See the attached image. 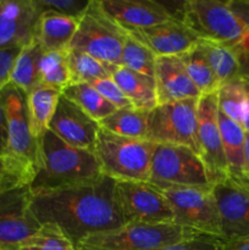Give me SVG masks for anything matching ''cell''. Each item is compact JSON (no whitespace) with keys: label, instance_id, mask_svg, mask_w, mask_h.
Wrapping results in <instances>:
<instances>
[{"label":"cell","instance_id":"e575fe53","mask_svg":"<svg viewBox=\"0 0 249 250\" xmlns=\"http://www.w3.org/2000/svg\"><path fill=\"white\" fill-rule=\"evenodd\" d=\"M31 181L32 175L21 164L9 155H0V188Z\"/></svg>","mask_w":249,"mask_h":250},{"label":"cell","instance_id":"60d3db41","mask_svg":"<svg viewBox=\"0 0 249 250\" xmlns=\"http://www.w3.org/2000/svg\"><path fill=\"white\" fill-rule=\"evenodd\" d=\"M241 125L244 128V131H246V133H249V83H248V88H247V99H246V103H244Z\"/></svg>","mask_w":249,"mask_h":250},{"label":"cell","instance_id":"603a6c76","mask_svg":"<svg viewBox=\"0 0 249 250\" xmlns=\"http://www.w3.org/2000/svg\"><path fill=\"white\" fill-rule=\"evenodd\" d=\"M217 120H219V128L228 172L244 175L246 173V164H244L246 131L241 125L227 117L220 110L217 114Z\"/></svg>","mask_w":249,"mask_h":250},{"label":"cell","instance_id":"d590c367","mask_svg":"<svg viewBox=\"0 0 249 250\" xmlns=\"http://www.w3.org/2000/svg\"><path fill=\"white\" fill-rule=\"evenodd\" d=\"M225 241L220 237L198 233L159 250H224Z\"/></svg>","mask_w":249,"mask_h":250},{"label":"cell","instance_id":"7c38bea8","mask_svg":"<svg viewBox=\"0 0 249 250\" xmlns=\"http://www.w3.org/2000/svg\"><path fill=\"white\" fill-rule=\"evenodd\" d=\"M170 204L173 222L198 233L221 238L219 211L211 188L161 189Z\"/></svg>","mask_w":249,"mask_h":250},{"label":"cell","instance_id":"44dd1931","mask_svg":"<svg viewBox=\"0 0 249 250\" xmlns=\"http://www.w3.org/2000/svg\"><path fill=\"white\" fill-rule=\"evenodd\" d=\"M80 20L55 14L39 17L36 41L45 51H67Z\"/></svg>","mask_w":249,"mask_h":250},{"label":"cell","instance_id":"7bdbcfd3","mask_svg":"<svg viewBox=\"0 0 249 250\" xmlns=\"http://www.w3.org/2000/svg\"><path fill=\"white\" fill-rule=\"evenodd\" d=\"M244 164H246V175L249 176V133H246V146H244Z\"/></svg>","mask_w":249,"mask_h":250},{"label":"cell","instance_id":"2e32d148","mask_svg":"<svg viewBox=\"0 0 249 250\" xmlns=\"http://www.w3.org/2000/svg\"><path fill=\"white\" fill-rule=\"evenodd\" d=\"M39 17L34 0L0 1V49L23 48L36 41Z\"/></svg>","mask_w":249,"mask_h":250},{"label":"cell","instance_id":"7402d4cb","mask_svg":"<svg viewBox=\"0 0 249 250\" xmlns=\"http://www.w3.org/2000/svg\"><path fill=\"white\" fill-rule=\"evenodd\" d=\"M60 97L61 90L45 85H37L26 94L29 127L37 141L49 129Z\"/></svg>","mask_w":249,"mask_h":250},{"label":"cell","instance_id":"52a82bcc","mask_svg":"<svg viewBox=\"0 0 249 250\" xmlns=\"http://www.w3.org/2000/svg\"><path fill=\"white\" fill-rule=\"evenodd\" d=\"M148 182L160 189L212 187L199 154L177 144H155Z\"/></svg>","mask_w":249,"mask_h":250},{"label":"cell","instance_id":"7a4b0ae2","mask_svg":"<svg viewBox=\"0 0 249 250\" xmlns=\"http://www.w3.org/2000/svg\"><path fill=\"white\" fill-rule=\"evenodd\" d=\"M103 176L94 151L61 141L50 129L38 141V160L31 181L32 193L60 189Z\"/></svg>","mask_w":249,"mask_h":250},{"label":"cell","instance_id":"1f68e13d","mask_svg":"<svg viewBox=\"0 0 249 250\" xmlns=\"http://www.w3.org/2000/svg\"><path fill=\"white\" fill-rule=\"evenodd\" d=\"M248 82L242 78L224 83L217 90V106L221 112L241 125ZM242 126V125H241Z\"/></svg>","mask_w":249,"mask_h":250},{"label":"cell","instance_id":"d6a6232c","mask_svg":"<svg viewBox=\"0 0 249 250\" xmlns=\"http://www.w3.org/2000/svg\"><path fill=\"white\" fill-rule=\"evenodd\" d=\"M19 250H77L65 234L51 225H41V229L27 239Z\"/></svg>","mask_w":249,"mask_h":250},{"label":"cell","instance_id":"d4e9b609","mask_svg":"<svg viewBox=\"0 0 249 250\" xmlns=\"http://www.w3.org/2000/svg\"><path fill=\"white\" fill-rule=\"evenodd\" d=\"M44 49L37 41L21 48L14 66H12L10 82L22 90L24 94L39 85V61Z\"/></svg>","mask_w":249,"mask_h":250},{"label":"cell","instance_id":"836d02e7","mask_svg":"<svg viewBox=\"0 0 249 250\" xmlns=\"http://www.w3.org/2000/svg\"><path fill=\"white\" fill-rule=\"evenodd\" d=\"M90 0H34L41 15L55 14L78 19L83 16Z\"/></svg>","mask_w":249,"mask_h":250},{"label":"cell","instance_id":"4fadbf2b","mask_svg":"<svg viewBox=\"0 0 249 250\" xmlns=\"http://www.w3.org/2000/svg\"><path fill=\"white\" fill-rule=\"evenodd\" d=\"M225 242L249 237V176L228 173L212 185Z\"/></svg>","mask_w":249,"mask_h":250},{"label":"cell","instance_id":"e0dca14e","mask_svg":"<svg viewBox=\"0 0 249 250\" xmlns=\"http://www.w3.org/2000/svg\"><path fill=\"white\" fill-rule=\"evenodd\" d=\"M127 33L150 49L156 58L180 56L199 43V38L178 20H170L156 26Z\"/></svg>","mask_w":249,"mask_h":250},{"label":"cell","instance_id":"83f0119b","mask_svg":"<svg viewBox=\"0 0 249 250\" xmlns=\"http://www.w3.org/2000/svg\"><path fill=\"white\" fill-rule=\"evenodd\" d=\"M178 58L182 61L188 76L194 83L195 87L199 89L200 94H211L217 93L221 84L215 76L214 71L210 67L209 62L205 59L204 54L197 45L188 50L187 53L182 54Z\"/></svg>","mask_w":249,"mask_h":250},{"label":"cell","instance_id":"f35d334b","mask_svg":"<svg viewBox=\"0 0 249 250\" xmlns=\"http://www.w3.org/2000/svg\"><path fill=\"white\" fill-rule=\"evenodd\" d=\"M0 155H7V127L1 103H0Z\"/></svg>","mask_w":249,"mask_h":250},{"label":"cell","instance_id":"3957f363","mask_svg":"<svg viewBox=\"0 0 249 250\" xmlns=\"http://www.w3.org/2000/svg\"><path fill=\"white\" fill-rule=\"evenodd\" d=\"M155 143L122 137L100 128L94 154L104 176L115 181L148 182Z\"/></svg>","mask_w":249,"mask_h":250},{"label":"cell","instance_id":"9c48e42d","mask_svg":"<svg viewBox=\"0 0 249 250\" xmlns=\"http://www.w3.org/2000/svg\"><path fill=\"white\" fill-rule=\"evenodd\" d=\"M31 183L0 188V250H19L39 229L32 211Z\"/></svg>","mask_w":249,"mask_h":250},{"label":"cell","instance_id":"4316f807","mask_svg":"<svg viewBox=\"0 0 249 250\" xmlns=\"http://www.w3.org/2000/svg\"><path fill=\"white\" fill-rule=\"evenodd\" d=\"M149 112L138 109H117L99 122L100 128L122 137L146 139Z\"/></svg>","mask_w":249,"mask_h":250},{"label":"cell","instance_id":"ab89813d","mask_svg":"<svg viewBox=\"0 0 249 250\" xmlns=\"http://www.w3.org/2000/svg\"><path fill=\"white\" fill-rule=\"evenodd\" d=\"M224 250H249V237L225 242Z\"/></svg>","mask_w":249,"mask_h":250},{"label":"cell","instance_id":"cb8c5ba5","mask_svg":"<svg viewBox=\"0 0 249 250\" xmlns=\"http://www.w3.org/2000/svg\"><path fill=\"white\" fill-rule=\"evenodd\" d=\"M198 46L204 54L220 84L242 77L241 61L236 49L208 41H199Z\"/></svg>","mask_w":249,"mask_h":250},{"label":"cell","instance_id":"f546056e","mask_svg":"<svg viewBox=\"0 0 249 250\" xmlns=\"http://www.w3.org/2000/svg\"><path fill=\"white\" fill-rule=\"evenodd\" d=\"M70 83L67 51H44L39 61V85L62 90Z\"/></svg>","mask_w":249,"mask_h":250},{"label":"cell","instance_id":"6da1fadb","mask_svg":"<svg viewBox=\"0 0 249 250\" xmlns=\"http://www.w3.org/2000/svg\"><path fill=\"white\" fill-rule=\"evenodd\" d=\"M116 182L103 175L90 182L33 193L32 211L39 224L55 226L77 249L88 237L124 225L115 199Z\"/></svg>","mask_w":249,"mask_h":250},{"label":"cell","instance_id":"8d00e7d4","mask_svg":"<svg viewBox=\"0 0 249 250\" xmlns=\"http://www.w3.org/2000/svg\"><path fill=\"white\" fill-rule=\"evenodd\" d=\"M89 84H92L116 109H133V105L127 99V97L124 94L119 84L112 80L111 76L102 78V80L93 81Z\"/></svg>","mask_w":249,"mask_h":250},{"label":"cell","instance_id":"74e56055","mask_svg":"<svg viewBox=\"0 0 249 250\" xmlns=\"http://www.w3.org/2000/svg\"><path fill=\"white\" fill-rule=\"evenodd\" d=\"M21 48L0 49V90L10 82L12 66Z\"/></svg>","mask_w":249,"mask_h":250},{"label":"cell","instance_id":"8992f818","mask_svg":"<svg viewBox=\"0 0 249 250\" xmlns=\"http://www.w3.org/2000/svg\"><path fill=\"white\" fill-rule=\"evenodd\" d=\"M127 36L128 33L104 11L100 0H90L68 50L83 51L107 65H120Z\"/></svg>","mask_w":249,"mask_h":250},{"label":"cell","instance_id":"4dcf8cb0","mask_svg":"<svg viewBox=\"0 0 249 250\" xmlns=\"http://www.w3.org/2000/svg\"><path fill=\"white\" fill-rule=\"evenodd\" d=\"M155 63L156 56L153 51L128 34L122 49L120 66L154 78Z\"/></svg>","mask_w":249,"mask_h":250},{"label":"cell","instance_id":"f1b7e54d","mask_svg":"<svg viewBox=\"0 0 249 250\" xmlns=\"http://www.w3.org/2000/svg\"><path fill=\"white\" fill-rule=\"evenodd\" d=\"M67 63L71 83H90L111 76L112 65L102 62L83 51L67 50Z\"/></svg>","mask_w":249,"mask_h":250},{"label":"cell","instance_id":"5bb4252c","mask_svg":"<svg viewBox=\"0 0 249 250\" xmlns=\"http://www.w3.org/2000/svg\"><path fill=\"white\" fill-rule=\"evenodd\" d=\"M217 93L203 94L198 99V143L199 154L211 185L228 175L226 156L219 128Z\"/></svg>","mask_w":249,"mask_h":250},{"label":"cell","instance_id":"277c9868","mask_svg":"<svg viewBox=\"0 0 249 250\" xmlns=\"http://www.w3.org/2000/svg\"><path fill=\"white\" fill-rule=\"evenodd\" d=\"M180 20L199 41L214 42L232 48L248 32L237 15L232 0H186Z\"/></svg>","mask_w":249,"mask_h":250},{"label":"cell","instance_id":"ac0fdd59","mask_svg":"<svg viewBox=\"0 0 249 250\" xmlns=\"http://www.w3.org/2000/svg\"><path fill=\"white\" fill-rule=\"evenodd\" d=\"M104 11L126 32L175 20L164 2L154 0H100Z\"/></svg>","mask_w":249,"mask_h":250},{"label":"cell","instance_id":"30bf717a","mask_svg":"<svg viewBox=\"0 0 249 250\" xmlns=\"http://www.w3.org/2000/svg\"><path fill=\"white\" fill-rule=\"evenodd\" d=\"M115 199L124 224H175L167 199L149 182L117 181Z\"/></svg>","mask_w":249,"mask_h":250},{"label":"cell","instance_id":"9a60e30c","mask_svg":"<svg viewBox=\"0 0 249 250\" xmlns=\"http://www.w3.org/2000/svg\"><path fill=\"white\" fill-rule=\"evenodd\" d=\"M49 129L70 146L94 151L100 125L61 94Z\"/></svg>","mask_w":249,"mask_h":250},{"label":"cell","instance_id":"d6986e66","mask_svg":"<svg viewBox=\"0 0 249 250\" xmlns=\"http://www.w3.org/2000/svg\"><path fill=\"white\" fill-rule=\"evenodd\" d=\"M154 80L159 104L199 99L202 95L178 56L156 58Z\"/></svg>","mask_w":249,"mask_h":250},{"label":"cell","instance_id":"8fae6325","mask_svg":"<svg viewBox=\"0 0 249 250\" xmlns=\"http://www.w3.org/2000/svg\"><path fill=\"white\" fill-rule=\"evenodd\" d=\"M0 103L7 127V155L21 164L33 177L38 160V141L32 136L27 114L26 94L7 83L0 90Z\"/></svg>","mask_w":249,"mask_h":250},{"label":"cell","instance_id":"ffe728a7","mask_svg":"<svg viewBox=\"0 0 249 250\" xmlns=\"http://www.w3.org/2000/svg\"><path fill=\"white\" fill-rule=\"evenodd\" d=\"M110 75L134 109L150 112L158 106L156 84L153 77L134 72L120 65H112Z\"/></svg>","mask_w":249,"mask_h":250},{"label":"cell","instance_id":"5b68a950","mask_svg":"<svg viewBox=\"0 0 249 250\" xmlns=\"http://www.w3.org/2000/svg\"><path fill=\"white\" fill-rule=\"evenodd\" d=\"M198 232L176 224H124L81 242L80 250H159Z\"/></svg>","mask_w":249,"mask_h":250},{"label":"cell","instance_id":"b9f144b4","mask_svg":"<svg viewBox=\"0 0 249 250\" xmlns=\"http://www.w3.org/2000/svg\"><path fill=\"white\" fill-rule=\"evenodd\" d=\"M233 48L236 49L237 51H239V53L249 55V31L247 32L243 37H242V39L239 41V43L237 44L236 46H233Z\"/></svg>","mask_w":249,"mask_h":250},{"label":"cell","instance_id":"484cf974","mask_svg":"<svg viewBox=\"0 0 249 250\" xmlns=\"http://www.w3.org/2000/svg\"><path fill=\"white\" fill-rule=\"evenodd\" d=\"M61 94L98 122L117 110L89 83H70L61 90Z\"/></svg>","mask_w":249,"mask_h":250},{"label":"cell","instance_id":"ba28073f","mask_svg":"<svg viewBox=\"0 0 249 250\" xmlns=\"http://www.w3.org/2000/svg\"><path fill=\"white\" fill-rule=\"evenodd\" d=\"M197 107L198 99L159 104L149 112L146 141L185 146L199 154Z\"/></svg>","mask_w":249,"mask_h":250},{"label":"cell","instance_id":"ee69618b","mask_svg":"<svg viewBox=\"0 0 249 250\" xmlns=\"http://www.w3.org/2000/svg\"><path fill=\"white\" fill-rule=\"evenodd\" d=\"M77 250H80V249H77Z\"/></svg>","mask_w":249,"mask_h":250}]
</instances>
